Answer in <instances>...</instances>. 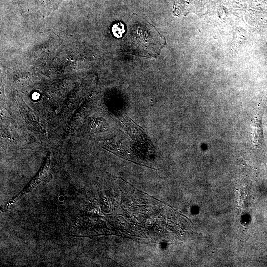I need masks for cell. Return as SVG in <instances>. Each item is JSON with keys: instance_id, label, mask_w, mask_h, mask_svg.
Masks as SVG:
<instances>
[{"instance_id": "1", "label": "cell", "mask_w": 267, "mask_h": 267, "mask_svg": "<svg viewBox=\"0 0 267 267\" xmlns=\"http://www.w3.org/2000/svg\"><path fill=\"white\" fill-rule=\"evenodd\" d=\"M165 44V38L152 25L142 23L130 29L122 46L125 52L151 58L156 57Z\"/></svg>"}, {"instance_id": "2", "label": "cell", "mask_w": 267, "mask_h": 267, "mask_svg": "<svg viewBox=\"0 0 267 267\" xmlns=\"http://www.w3.org/2000/svg\"><path fill=\"white\" fill-rule=\"evenodd\" d=\"M51 162V153L49 152L47 156L46 161L39 171L38 173L35 176L34 178L28 185V186L21 191L19 194L13 197L5 204V207H8L11 205L18 200L25 194L31 192L37 185H38L42 181L44 177L48 173Z\"/></svg>"}, {"instance_id": "3", "label": "cell", "mask_w": 267, "mask_h": 267, "mask_svg": "<svg viewBox=\"0 0 267 267\" xmlns=\"http://www.w3.org/2000/svg\"><path fill=\"white\" fill-rule=\"evenodd\" d=\"M262 115L263 110L261 108L257 111L256 114L253 120V143L256 146H262L264 142L262 127Z\"/></svg>"}, {"instance_id": "4", "label": "cell", "mask_w": 267, "mask_h": 267, "mask_svg": "<svg viewBox=\"0 0 267 267\" xmlns=\"http://www.w3.org/2000/svg\"><path fill=\"white\" fill-rule=\"evenodd\" d=\"M112 31L115 37L120 38L125 32L124 26L121 22L116 23L113 26Z\"/></svg>"}]
</instances>
